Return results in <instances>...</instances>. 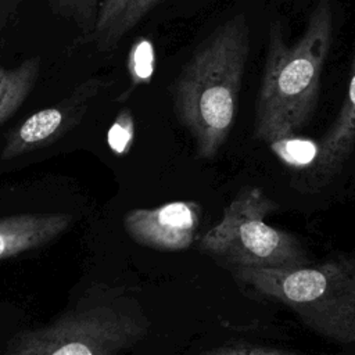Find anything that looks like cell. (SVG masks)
I'll use <instances>...</instances> for the list:
<instances>
[{"label": "cell", "instance_id": "9a60e30c", "mask_svg": "<svg viewBox=\"0 0 355 355\" xmlns=\"http://www.w3.org/2000/svg\"><path fill=\"white\" fill-rule=\"evenodd\" d=\"M153 49L148 42H141L139 46H136L135 53H132L130 62L132 76L136 82L148 79L153 72Z\"/></svg>", "mask_w": 355, "mask_h": 355}, {"label": "cell", "instance_id": "ba28073f", "mask_svg": "<svg viewBox=\"0 0 355 355\" xmlns=\"http://www.w3.org/2000/svg\"><path fill=\"white\" fill-rule=\"evenodd\" d=\"M355 144V57L351 67L347 94L343 105L318 144V155L313 161L311 178L308 180L313 190L324 186L340 172Z\"/></svg>", "mask_w": 355, "mask_h": 355}, {"label": "cell", "instance_id": "7a4b0ae2", "mask_svg": "<svg viewBox=\"0 0 355 355\" xmlns=\"http://www.w3.org/2000/svg\"><path fill=\"white\" fill-rule=\"evenodd\" d=\"M333 40V8L320 0L291 46L279 22L269 26L268 50L255 107V136L266 143L294 136L312 116Z\"/></svg>", "mask_w": 355, "mask_h": 355}, {"label": "cell", "instance_id": "4fadbf2b", "mask_svg": "<svg viewBox=\"0 0 355 355\" xmlns=\"http://www.w3.org/2000/svg\"><path fill=\"white\" fill-rule=\"evenodd\" d=\"M272 151L287 165L304 168L312 165L318 155V144L312 140L297 139L294 136L270 141Z\"/></svg>", "mask_w": 355, "mask_h": 355}, {"label": "cell", "instance_id": "7c38bea8", "mask_svg": "<svg viewBox=\"0 0 355 355\" xmlns=\"http://www.w3.org/2000/svg\"><path fill=\"white\" fill-rule=\"evenodd\" d=\"M101 0H49L51 11L64 19L72 21L86 36L94 26Z\"/></svg>", "mask_w": 355, "mask_h": 355}, {"label": "cell", "instance_id": "30bf717a", "mask_svg": "<svg viewBox=\"0 0 355 355\" xmlns=\"http://www.w3.org/2000/svg\"><path fill=\"white\" fill-rule=\"evenodd\" d=\"M162 0H101L93 29L83 42L98 51H112L119 42Z\"/></svg>", "mask_w": 355, "mask_h": 355}, {"label": "cell", "instance_id": "277c9868", "mask_svg": "<svg viewBox=\"0 0 355 355\" xmlns=\"http://www.w3.org/2000/svg\"><path fill=\"white\" fill-rule=\"evenodd\" d=\"M148 330L146 318L114 294H89L50 323L22 330L3 355H121Z\"/></svg>", "mask_w": 355, "mask_h": 355}, {"label": "cell", "instance_id": "2e32d148", "mask_svg": "<svg viewBox=\"0 0 355 355\" xmlns=\"http://www.w3.org/2000/svg\"><path fill=\"white\" fill-rule=\"evenodd\" d=\"M133 136V123L129 112L121 115L119 121L115 123L112 130L110 132V144L116 153H123Z\"/></svg>", "mask_w": 355, "mask_h": 355}, {"label": "cell", "instance_id": "5bb4252c", "mask_svg": "<svg viewBox=\"0 0 355 355\" xmlns=\"http://www.w3.org/2000/svg\"><path fill=\"white\" fill-rule=\"evenodd\" d=\"M197 355H301V354L282 349V348L237 343V344H223L215 348H209Z\"/></svg>", "mask_w": 355, "mask_h": 355}, {"label": "cell", "instance_id": "52a82bcc", "mask_svg": "<svg viewBox=\"0 0 355 355\" xmlns=\"http://www.w3.org/2000/svg\"><path fill=\"white\" fill-rule=\"evenodd\" d=\"M200 205L194 201H171L155 208H135L125 214L123 227L140 245L157 251L187 250L197 234Z\"/></svg>", "mask_w": 355, "mask_h": 355}, {"label": "cell", "instance_id": "8992f818", "mask_svg": "<svg viewBox=\"0 0 355 355\" xmlns=\"http://www.w3.org/2000/svg\"><path fill=\"white\" fill-rule=\"evenodd\" d=\"M108 86L110 80L103 76H90L75 85L68 96L55 104L31 114L7 135L1 159H14L58 140L83 119Z\"/></svg>", "mask_w": 355, "mask_h": 355}, {"label": "cell", "instance_id": "5b68a950", "mask_svg": "<svg viewBox=\"0 0 355 355\" xmlns=\"http://www.w3.org/2000/svg\"><path fill=\"white\" fill-rule=\"evenodd\" d=\"M279 208L258 186H244L223 208L220 220L200 240L202 254L229 268H294L309 263L291 233L266 222Z\"/></svg>", "mask_w": 355, "mask_h": 355}, {"label": "cell", "instance_id": "3957f363", "mask_svg": "<svg viewBox=\"0 0 355 355\" xmlns=\"http://www.w3.org/2000/svg\"><path fill=\"white\" fill-rule=\"evenodd\" d=\"M248 294L291 309L320 337L355 343V259L338 257L294 268H229Z\"/></svg>", "mask_w": 355, "mask_h": 355}, {"label": "cell", "instance_id": "6da1fadb", "mask_svg": "<svg viewBox=\"0 0 355 355\" xmlns=\"http://www.w3.org/2000/svg\"><path fill=\"white\" fill-rule=\"evenodd\" d=\"M248 53L250 26L244 14H236L197 47L176 76L173 112L202 159L219 153L233 128Z\"/></svg>", "mask_w": 355, "mask_h": 355}, {"label": "cell", "instance_id": "9c48e42d", "mask_svg": "<svg viewBox=\"0 0 355 355\" xmlns=\"http://www.w3.org/2000/svg\"><path fill=\"white\" fill-rule=\"evenodd\" d=\"M72 222L73 216L65 212L17 214L0 218V261L51 243Z\"/></svg>", "mask_w": 355, "mask_h": 355}, {"label": "cell", "instance_id": "8fae6325", "mask_svg": "<svg viewBox=\"0 0 355 355\" xmlns=\"http://www.w3.org/2000/svg\"><path fill=\"white\" fill-rule=\"evenodd\" d=\"M39 72V57H29L14 67L0 64V126L19 110L33 92Z\"/></svg>", "mask_w": 355, "mask_h": 355}, {"label": "cell", "instance_id": "e0dca14e", "mask_svg": "<svg viewBox=\"0 0 355 355\" xmlns=\"http://www.w3.org/2000/svg\"><path fill=\"white\" fill-rule=\"evenodd\" d=\"M24 0H0V36L12 21Z\"/></svg>", "mask_w": 355, "mask_h": 355}]
</instances>
